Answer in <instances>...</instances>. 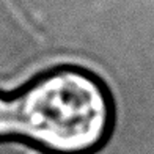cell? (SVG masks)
I'll return each mask as SVG.
<instances>
[{
  "label": "cell",
  "mask_w": 154,
  "mask_h": 154,
  "mask_svg": "<svg viewBox=\"0 0 154 154\" xmlns=\"http://www.w3.org/2000/svg\"><path fill=\"white\" fill-rule=\"evenodd\" d=\"M8 135L17 134L58 154H88L106 143L113 104L94 74L60 66L38 75L6 101Z\"/></svg>",
  "instance_id": "cell-1"
},
{
  "label": "cell",
  "mask_w": 154,
  "mask_h": 154,
  "mask_svg": "<svg viewBox=\"0 0 154 154\" xmlns=\"http://www.w3.org/2000/svg\"><path fill=\"white\" fill-rule=\"evenodd\" d=\"M0 135H8V120H6V99L0 97Z\"/></svg>",
  "instance_id": "cell-2"
},
{
  "label": "cell",
  "mask_w": 154,
  "mask_h": 154,
  "mask_svg": "<svg viewBox=\"0 0 154 154\" xmlns=\"http://www.w3.org/2000/svg\"><path fill=\"white\" fill-rule=\"evenodd\" d=\"M41 154H43V152H41Z\"/></svg>",
  "instance_id": "cell-3"
}]
</instances>
